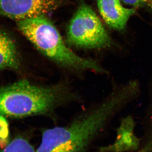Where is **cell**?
Instances as JSON below:
<instances>
[{
  "mask_svg": "<svg viewBox=\"0 0 152 152\" xmlns=\"http://www.w3.org/2000/svg\"><path fill=\"white\" fill-rule=\"evenodd\" d=\"M132 98L128 87L115 88L103 102L69 124L44 130L36 152H85L110 118Z\"/></svg>",
  "mask_w": 152,
  "mask_h": 152,
  "instance_id": "cell-1",
  "label": "cell"
},
{
  "mask_svg": "<svg viewBox=\"0 0 152 152\" xmlns=\"http://www.w3.org/2000/svg\"><path fill=\"white\" fill-rule=\"evenodd\" d=\"M70 95L63 85L42 87L20 80L0 88V115L14 118L48 115Z\"/></svg>",
  "mask_w": 152,
  "mask_h": 152,
  "instance_id": "cell-2",
  "label": "cell"
},
{
  "mask_svg": "<svg viewBox=\"0 0 152 152\" xmlns=\"http://www.w3.org/2000/svg\"><path fill=\"white\" fill-rule=\"evenodd\" d=\"M17 25L39 51L59 65L76 70L106 72L96 61L79 56L68 48L56 28L45 15L18 21Z\"/></svg>",
  "mask_w": 152,
  "mask_h": 152,
  "instance_id": "cell-3",
  "label": "cell"
},
{
  "mask_svg": "<svg viewBox=\"0 0 152 152\" xmlns=\"http://www.w3.org/2000/svg\"><path fill=\"white\" fill-rule=\"evenodd\" d=\"M67 40L72 45L85 49H103L112 41L96 14L90 6L82 4L68 26Z\"/></svg>",
  "mask_w": 152,
  "mask_h": 152,
  "instance_id": "cell-4",
  "label": "cell"
},
{
  "mask_svg": "<svg viewBox=\"0 0 152 152\" xmlns=\"http://www.w3.org/2000/svg\"><path fill=\"white\" fill-rule=\"evenodd\" d=\"M57 6L56 0H0V16L18 21L45 15Z\"/></svg>",
  "mask_w": 152,
  "mask_h": 152,
  "instance_id": "cell-5",
  "label": "cell"
},
{
  "mask_svg": "<svg viewBox=\"0 0 152 152\" xmlns=\"http://www.w3.org/2000/svg\"><path fill=\"white\" fill-rule=\"evenodd\" d=\"M121 0H97L102 18L110 27L118 31L125 29L128 21L136 13L134 8L123 6Z\"/></svg>",
  "mask_w": 152,
  "mask_h": 152,
  "instance_id": "cell-6",
  "label": "cell"
},
{
  "mask_svg": "<svg viewBox=\"0 0 152 152\" xmlns=\"http://www.w3.org/2000/svg\"><path fill=\"white\" fill-rule=\"evenodd\" d=\"M135 124L130 116L125 117L117 129V136L111 145L102 147L99 152L136 151L138 149L140 140L134 132Z\"/></svg>",
  "mask_w": 152,
  "mask_h": 152,
  "instance_id": "cell-7",
  "label": "cell"
},
{
  "mask_svg": "<svg viewBox=\"0 0 152 152\" xmlns=\"http://www.w3.org/2000/svg\"><path fill=\"white\" fill-rule=\"evenodd\" d=\"M16 45L13 38L0 30V69H17L20 66Z\"/></svg>",
  "mask_w": 152,
  "mask_h": 152,
  "instance_id": "cell-8",
  "label": "cell"
},
{
  "mask_svg": "<svg viewBox=\"0 0 152 152\" xmlns=\"http://www.w3.org/2000/svg\"><path fill=\"white\" fill-rule=\"evenodd\" d=\"M0 152H36L28 140L21 137H17L7 144Z\"/></svg>",
  "mask_w": 152,
  "mask_h": 152,
  "instance_id": "cell-9",
  "label": "cell"
},
{
  "mask_svg": "<svg viewBox=\"0 0 152 152\" xmlns=\"http://www.w3.org/2000/svg\"><path fill=\"white\" fill-rule=\"evenodd\" d=\"M127 5L134 8L142 9L152 15V0H121Z\"/></svg>",
  "mask_w": 152,
  "mask_h": 152,
  "instance_id": "cell-10",
  "label": "cell"
},
{
  "mask_svg": "<svg viewBox=\"0 0 152 152\" xmlns=\"http://www.w3.org/2000/svg\"><path fill=\"white\" fill-rule=\"evenodd\" d=\"M9 134L8 124L6 120L0 115V140H7Z\"/></svg>",
  "mask_w": 152,
  "mask_h": 152,
  "instance_id": "cell-11",
  "label": "cell"
},
{
  "mask_svg": "<svg viewBox=\"0 0 152 152\" xmlns=\"http://www.w3.org/2000/svg\"><path fill=\"white\" fill-rule=\"evenodd\" d=\"M150 115V118L152 122V107ZM135 152H152V132L145 145Z\"/></svg>",
  "mask_w": 152,
  "mask_h": 152,
  "instance_id": "cell-12",
  "label": "cell"
}]
</instances>
